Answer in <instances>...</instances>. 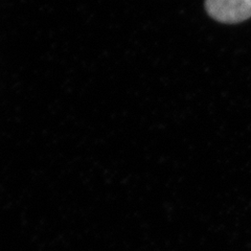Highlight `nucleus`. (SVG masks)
<instances>
[{
	"label": "nucleus",
	"mask_w": 251,
	"mask_h": 251,
	"mask_svg": "<svg viewBox=\"0 0 251 251\" xmlns=\"http://www.w3.org/2000/svg\"><path fill=\"white\" fill-rule=\"evenodd\" d=\"M204 5L209 17L226 25L251 18V0H205Z\"/></svg>",
	"instance_id": "nucleus-1"
}]
</instances>
